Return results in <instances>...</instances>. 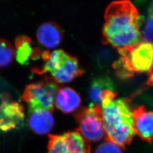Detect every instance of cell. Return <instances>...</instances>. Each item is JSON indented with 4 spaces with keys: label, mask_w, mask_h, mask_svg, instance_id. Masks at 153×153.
Returning <instances> with one entry per match:
<instances>
[{
    "label": "cell",
    "mask_w": 153,
    "mask_h": 153,
    "mask_svg": "<svg viewBox=\"0 0 153 153\" xmlns=\"http://www.w3.org/2000/svg\"><path fill=\"white\" fill-rule=\"evenodd\" d=\"M59 90L58 85L51 77L46 76L42 82L32 83L26 88L22 99L28 105V109L43 108L52 112Z\"/></svg>",
    "instance_id": "obj_5"
},
{
    "label": "cell",
    "mask_w": 153,
    "mask_h": 153,
    "mask_svg": "<svg viewBox=\"0 0 153 153\" xmlns=\"http://www.w3.org/2000/svg\"><path fill=\"white\" fill-rule=\"evenodd\" d=\"M28 125L33 131L39 135L49 133L54 126L51 112L43 108L28 109Z\"/></svg>",
    "instance_id": "obj_11"
},
{
    "label": "cell",
    "mask_w": 153,
    "mask_h": 153,
    "mask_svg": "<svg viewBox=\"0 0 153 153\" xmlns=\"http://www.w3.org/2000/svg\"><path fill=\"white\" fill-rule=\"evenodd\" d=\"M107 90H114V84L109 78L102 76L94 79L88 92L90 104L100 105V98Z\"/></svg>",
    "instance_id": "obj_14"
},
{
    "label": "cell",
    "mask_w": 153,
    "mask_h": 153,
    "mask_svg": "<svg viewBox=\"0 0 153 153\" xmlns=\"http://www.w3.org/2000/svg\"><path fill=\"white\" fill-rule=\"evenodd\" d=\"M140 14L129 0L111 2L104 13L103 43L117 49H129L141 42Z\"/></svg>",
    "instance_id": "obj_1"
},
{
    "label": "cell",
    "mask_w": 153,
    "mask_h": 153,
    "mask_svg": "<svg viewBox=\"0 0 153 153\" xmlns=\"http://www.w3.org/2000/svg\"><path fill=\"white\" fill-rule=\"evenodd\" d=\"M76 120L78 125L76 131L88 142H98L104 137L100 105L90 104L82 108L76 113Z\"/></svg>",
    "instance_id": "obj_6"
},
{
    "label": "cell",
    "mask_w": 153,
    "mask_h": 153,
    "mask_svg": "<svg viewBox=\"0 0 153 153\" xmlns=\"http://www.w3.org/2000/svg\"><path fill=\"white\" fill-rule=\"evenodd\" d=\"M36 38L41 45L47 49H55L60 45L64 33L59 25L54 22L44 23L39 27Z\"/></svg>",
    "instance_id": "obj_10"
},
{
    "label": "cell",
    "mask_w": 153,
    "mask_h": 153,
    "mask_svg": "<svg viewBox=\"0 0 153 153\" xmlns=\"http://www.w3.org/2000/svg\"><path fill=\"white\" fill-rule=\"evenodd\" d=\"M16 60L22 65H27L30 60H38L41 58L42 51L33 45L32 40L26 35H20L15 40Z\"/></svg>",
    "instance_id": "obj_12"
},
{
    "label": "cell",
    "mask_w": 153,
    "mask_h": 153,
    "mask_svg": "<svg viewBox=\"0 0 153 153\" xmlns=\"http://www.w3.org/2000/svg\"><path fill=\"white\" fill-rule=\"evenodd\" d=\"M153 52L152 43L144 42L129 49L119 51L120 57L113 64L117 76L126 79L135 73H153Z\"/></svg>",
    "instance_id": "obj_4"
},
{
    "label": "cell",
    "mask_w": 153,
    "mask_h": 153,
    "mask_svg": "<svg viewBox=\"0 0 153 153\" xmlns=\"http://www.w3.org/2000/svg\"><path fill=\"white\" fill-rule=\"evenodd\" d=\"M135 133L143 141L152 143L153 137V112L144 105L138 106L131 111Z\"/></svg>",
    "instance_id": "obj_9"
},
{
    "label": "cell",
    "mask_w": 153,
    "mask_h": 153,
    "mask_svg": "<svg viewBox=\"0 0 153 153\" xmlns=\"http://www.w3.org/2000/svg\"><path fill=\"white\" fill-rule=\"evenodd\" d=\"M139 28L141 40L152 43L153 41V4L152 2L148 7L145 16L139 17Z\"/></svg>",
    "instance_id": "obj_15"
},
{
    "label": "cell",
    "mask_w": 153,
    "mask_h": 153,
    "mask_svg": "<svg viewBox=\"0 0 153 153\" xmlns=\"http://www.w3.org/2000/svg\"><path fill=\"white\" fill-rule=\"evenodd\" d=\"M95 153H123L120 147L108 141L100 143L95 150Z\"/></svg>",
    "instance_id": "obj_17"
},
{
    "label": "cell",
    "mask_w": 153,
    "mask_h": 153,
    "mask_svg": "<svg viewBox=\"0 0 153 153\" xmlns=\"http://www.w3.org/2000/svg\"><path fill=\"white\" fill-rule=\"evenodd\" d=\"M41 59L44 61L43 64L40 67L33 68V72L38 74L49 73L57 83L71 82L83 73L76 57L63 50H56L52 52L44 51L42 52Z\"/></svg>",
    "instance_id": "obj_3"
},
{
    "label": "cell",
    "mask_w": 153,
    "mask_h": 153,
    "mask_svg": "<svg viewBox=\"0 0 153 153\" xmlns=\"http://www.w3.org/2000/svg\"><path fill=\"white\" fill-rule=\"evenodd\" d=\"M15 56V49L10 42L0 39V68L10 65Z\"/></svg>",
    "instance_id": "obj_16"
},
{
    "label": "cell",
    "mask_w": 153,
    "mask_h": 153,
    "mask_svg": "<svg viewBox=\"0 0 153 153\" xmlns=\"http://www.w3.org/2000/svg\"><path fill=\"white\" fill-rule=\"evenodd\" d=\"M55 104L57 109L65 114H69L78 108L81 104V99L74 90L65 87L58 90Z\"/></svg>",
    "instance_id": "obj_13"
},
{
    "label": "cell",
    "mask_w": 153,
    "mask_h": 153,
    "mask_svg": "<svg viewBox=\"0 0 153 153\" xmlns=\"http://www.w3.org/2000/svg\"><path fill=\"white\" fill-rule=\"evenodd\" d=\"M101 108L105 139L125 149L136 134L128 102L123 99H115L101 105Z\"/></svg>",
    "instance_id": "obj_2"
},
{
    "label": "cell",
    "mask_w": 153,
    "mask_h": 153,
    "mask_svg": "<svg viewBox=\"0 0 153 153\" xmlns=\"http://www.w3.org/2000/svg\"><path fill=\"white\" fill-rule=\"evenodd\" d=\"M47 153H91V148L78 131H68L49 135Z\"/></svg>",
    "instance_id": "obj_7"
},
{
    "label": "cell",
    "mask_w": 153,
    "mask_h": 153,
    "mask_svg": "<svg viewBox=\"0 0 153 153\" xmlns=\"http://www.w3.org/2000/svg\"><path fill=\"white\" fill-rule=\"evenodd\" d=\"M24 119L23 107L8 94H3L0 101V131H10L20 128Z\"/></svg>",
    "instance_id": "obj_8"
}]
</instances>
